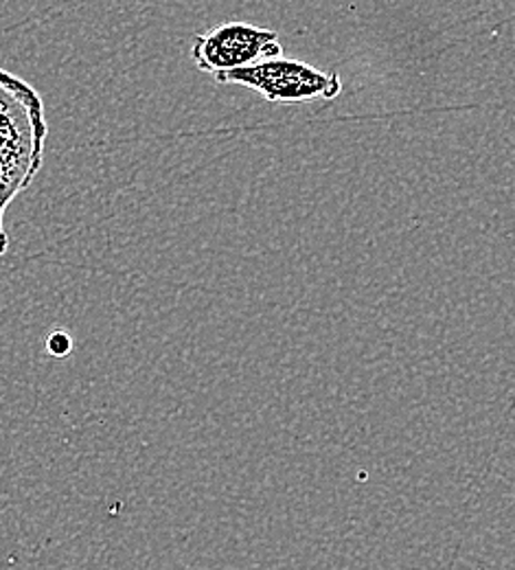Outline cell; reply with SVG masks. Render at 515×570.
I'll list each match as a JSON object with an SVG mask.
<instances>
[{"label": "cell", "instance_id": "cell-1", "mask_svg": "<svg viewBox=\"0 0 515 570\" xmlns=\"http://www.w3.org/2000/svg\"><path fill=\"white\" fill-rule=\"evenodd\" d=\"M47 135L44 104L36 88L0 69V257L9 248L2 217L42 169Z\"/></svg>", "mask_w": 515, "mask_h": 570}, {"label": "cell", "instance_id": "cell-2", "mask_svg": "<svg viewBox=\"0 0 515 570\" xmlns=\"http://www.w3.org/2000/svg\"><path fill=\"white\" fill-rule=\"evenodd\" d=\"M220 83H237L259 92L270 104H296L309 99H336L343 92L340 75L320 71L298 60L270 58L216 75Z\"/></svg>", "mask_w": 515, "mask_h": 570}, {"label": "cell", "instance_id": "cell-3", "mask_svg": "<svg viewBox=\"0 0 515 570\" xmlns=\"http://www.w3.org/2000/svg\"><path fill=\"white\" fill-rule=\"evenodd\" d=\"M284 49L279 33L246 22H226L202 36H196L191 45V58L202 72L218 75L235 71L259 60L281 58Z\"/></svg>", "mask_w": 515, "mask_h": 570}, {"label": "cell", "instance_id": "cell-4", "mask_svg": "<svg viewBox=\"0 0 515 570\" xmlns=\"http://www.w3.org/2000/svg\"><path fill=\"white\" fill-rule=\"evenodd\" d=\"M49 354L56 357H67L73 350V338L67 332H53L47 341Z\"/></svg>", "mask_w": 515, "mask_h": 570}]
</instances>
